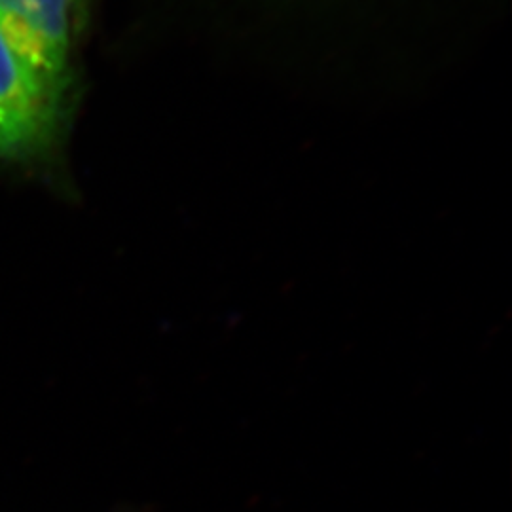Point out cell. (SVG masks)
Instances as JSON below:
<instances>
[{
	"mask_svg": "<svg viewBox=\"0 0 512 512\" xmlns=\"http://www.w3.org/2000/svg\"><path fill=\"white\" fill-rule=\"evenodd\" d=\"M90 0H0V29L57 92H76V46Z\"/></svg>",
	"mask_w": 512,
	"mask_h": 512,
	"instance_id": "obj_2",
	"label": "cell"
},
{
	"mask_svg": "<svg viewBox=\"0 0 512 512\" xmlns=\"http://www.w3.org/2000/svg\"><path fill=\"white\" fill-rule=\"evenodd\" d=\"M73 103L23 59L0 29V164L35 169L55 162Z\"/></svg>",
	"mask_w": 512,
	"mask_h": 512,
	"instance_id": "obj_1",
	"label": "cell"
}]
</instances>
